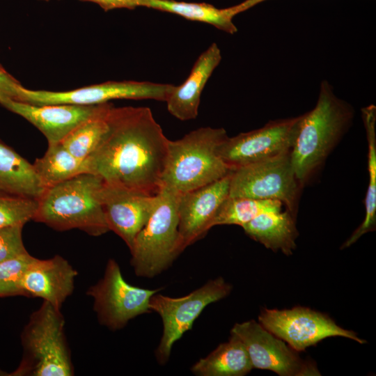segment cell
Returning a JSON list of instances; mask_svg holds the SVG:
<instances>
[{"label": "cell", "instance_id": "6da1fadb", "mask_svg": "<svg viewBox=\"0 0 376 376\" xmlns=\"http://www.w3.org/2000/svg\"><path fill=\"white\" fill-rule=\"evenodd\" d=\"M106 119L105 135L84 160L86 173L99 176L111 185L158 194L169 139L151 109L112 105Z\"/></svg>", "mask_w": 376, "mask_h": 376}, {"label": "cell", "instance_id": "7a4b0ae2", "mask_svg": "<svg viewBox=\"0 0 376 376\" xmlns=\"http://www.w3.org/2000/svg\"><path fill=\"white\" fill-rule=\"evenodd\" d=\"M352 107L338 98L331 85L322 81L315 107L301 115L290 151L295 176L304 184L323 163L350 125Z\"/></svg>", "mask_w": 376, "mask_h": 376}, {"label": "cell", "instance_id": "3957f363", "mask_svg": "<svg viewBox=\"0 0 376 376\" xmlns=\"http://www.w3.org/2000/svg\"><path fill=\"white\" fill-rule=\"evenodd\" d=\"M103 180L90 173L46 188L33 220L57 230L79 229L100 236L108 227L100 199Z\"/></svg>", "mask_w": 376, "mask_h": 376}, {"label": "cell", "instance_id": "277c9868", "mask_svg": "<svg viewBox=\"0 0 376 376\" xmlns=\"http://www.w3.org/2000/svg\"><path fill=\"white\" fill-rule=\"evenodd\" d=\"M227 136L224 128L203 127L169 140L162 187L182 194L227 175L231 170L217 152Z\"/></svg>", "mask_w": 376, "mask_h": 376}, {"label": "cell", "instance_id": "5b68a950", "mask_svg": "<svg viewBox=\"0 0 376 376\" xmlns=\"http://www.w3.org/2000/svg\"><path fill=\"white\" fill-rule=\"evenodd\" d=\"M60 309L44 301L21 336L22 360L13 375L71 376L74 373Z\"/></svg>", "mask_w": 376, "mask_h": 376}, {"label": "cell", "instance_id": "8992f818", "mask_svg": "<svg viewBox=\"0 0 376 376\" xmlns=\"http://www.w3.org/2000/svg\"><path fill=\"white\" fill-rule=\"evenodd\" d=\"M179 194L162 187L149 219L136 236L130 263L138 276L152 279L184 251L178 230Z\"/></svg>", "mask_w": 376, "mask_h": 376}, {"label": "cell", "instance_id": "52a82bcc", "mask_svg": "<svg viewBox=\"0 0 376 376\" xmlns=\"http://www.w3.org/2000/svg\"><path fill=\"white\" fill-rule=\"evenodd\" d=\"M231 290L232 285L224 278L218 277L180 297L154 294L150 299V309L159 315L163 323L162 336L155 350L157 362L165 364L173 344L192 328L204 308L225 298Z\"/></svg>", "mask_w": 376, "mask_h": 376}, {"label": "cell", "instance_id": "ba28073f", "mask_svg": "<svg viewBox=\"0 0 376 376\" xmlns=\"http://www.w3.org/2000/svg\"><path fill=\"white\" fill-rule=\"evenodd\" d=\"M300 186L288 152L231 170L228 196L278 200L295 215Z\"/></svg>", "mask_w": 376, "mask_h": 376}, {"label": "cell", "instance_id": "9c48e42d", "mask_svg": "<svg viewBox=\"0 0 376 376\" xmlns=\"http://www.w3.org/2000/svg\"><path fill=\"white\" fill-rule=\"evenodd\" d=\"M159 290L128 283L118 263L109 259L103 277L88 289L87 295L93 299V309L100 323L115 331L123 328L130 320L151 313L150 299Z\"/></svg>", "mask_w": 376, "mask_h": 376}, {"label": "cell", "instance_id": "30bf717a", "mask_svg": "<svg viewBox=\"0 0 376 376\" xmlns=\"http://www.w3.org/2000/svg\"><path fill=\"white\" fill-rule=\"evenodd\" d=\"M173 87L169 84L137 81H109L66 91L31 90L21 86L14 100L37 106L94 105L118 99L165 102Z\"/></svg>", "mask_w": 376, "mask_h": 376}, {"label": "cell", "instance_id": "8fae6325", "mask_svg": "<svg viewBox=\"0 0 376 376\" xmlns=\"http://www.w3.org/2000/svg\"><path fill=\"white\" fill-rule=\"evenodd\" d=\"M258 322L297 352L329 337L340 336L360 344L366 343L354 331L338 325L327 314L303 306L282 310L263 308Z\"/></svg>", "mask_w": 376, "mask_h": 376}, {"label": "cell", "instance_id": "7c38bea8", "mask_svg": "<svg viewBox=\"0 0 376 376\" xmlns=\"http://www.w3.org/2000/svg\"><path fill=\"white\" fill-rule=\"evenodd\" d=\"M299 119L300 116L270 120L261 128L227 136L218 146L217 154L233 170L290 152Z\"/></svg>", "mask_w": 376, "mask_h": 376}, {"label": "cell", "instance_id": "4fadbf2b", "mask_svg": "<svg viewBox=\"0 0 376 376\" xmlns=\"http://www.w3.org/2000/svg\"><path fill=\"white\" fill-rule=\"evenodd\" d=\"M230 333L244 344L253 368L271 370L280 376L321 375L315 362L302 359L285 341L253 320L235 324Z\"/></svg>", "mask_w": 376, "mask_h": 376}, {"label": "cell", "instance_id": "5bb4252c", "mask_svg": "<svg viewBox=\"0 0 376 376\" xmlns=\"http://www.w3.org/2000/svg\"><path fill=\"white\" fill-rule=\"evenodd\" d=\"M0 104L38 129L45 136L48 145L60 143L75 128L102 114L112 105L106 102L94 105L37 106L8 97H0Z\"/></svg>", "mask_w": 376, "mask_h": 376}, {"label": "cell", "instance_id": "9a60e30c", "mask_svg": "<svg viewBox=\"0 0 376 376\" xmlns=\"http://www.w3.org/2000/svg\"><path fill=\"white\" fill-rule=\"evenodd\" d=\"M157 195L102 182L100 199L108 227L125 242L129 249L151 216Z\"/></svg>", "mask_w": 376, "mask_h": 376}, {"label": "cell", "instance_id": "2e32d148", "mask_svg": "<svg viewBox=\"0 0 376 376\" xmlns=\"http://www.w3.org/2000/svg\"><path fill=\"white\" fill-rule=\"evenodd\" d=\"M230 172L217 181L180 194L178 230L184 250L212 228L217 210L229 195Z\"/></svg>", "mask_w": 376, "mask_h": 376}, {"label": "cell", "instance_id": "e0dca14e", "mask_svg": "<svg viewBox=\"0 0 376 376\" xmlns=\"http://www.w3.org/2000/svg\"><path fill=\"white\" fill-rule=\"evenodd\" d=\"M77 272L60 256L30 263L23 278L25 296L40 297L60 309L72 293Z\"/></svg>", "mask_w": 376, "mask_h": 376}, {"label": "cell", "instance_id": "ac0fdd59", "mask_svg": "<svg viewBox=\"0 0 376 376\" xmlns=\"http://www.w3.org/2000/svg\"><path fill=\"white\" fill-rule=\"evenodd\" d=\"M221 60V50L215 42L198 56L186 80L174 86L165 101L173 116L182 121L197 117L201 93Z\"/></svg>", "mask_w": 376, "mask_h": 376}, {"label": "cell", "instance_id": "d6986e66", "mask_svg": "<svg viewBox=\"0 0 376 376\" xmlns=\"http://www.w3.org/2000/svg\"><path fill=\"white\" fill-rule=\"evenodd\" d=\"M45 189L33 164L0 141V196L38 200Z\"/></svg>", "mask_w": 376, "mask_h": 376}, {"label": "cell", "instance_id": "ffe728a7", "mask_svg": "<svg viewBox=\"0 0 376 376\" xmlns=\"http://www.w3.org/2000/svg\"><path fill=\"white\" fill-rule=\"evenodd\" d=\"M242 227L251 239L274 251L290 256L296 248L298 231L289 210L261 214Z\"/></svg>", "mask_w": 376, "mask_h": 376}, {"label": "cell", "instance_id": "44dd1931", "mask_svg": "<svg viewBox=\"0 0 376 376\" xmlns=\"http://www.w3.org/2000/svg\"><path fill=\"white\" fill-rule=\"evenodd\" d=\"M252 369L244 344L231 333L227 342L220 344L191 368L192 373L198 376H244Z\"/></svg>", "mask_w": 376, "mask_h": 376}, {"label": "cell", "instance_id": "7402d4cb", "mask_svg": "<svg viewBox=\"0 0 376 376\" xmlns=\"http://www.w3.org/2000/svg\"><path fill=\"white\" fill-rule=\"evenodd\" d=\"M140 7L171 13L189 20L207 23L230 34L237 31L233 22V17L237 15L233 6L218 8L207 3L175 0H140Z\"/></svg>", "mask_w": 376, "mask_h": 376}, {"label": "cell", "instance_id": "603a6c76", "mask_svg": "<svg viewBox=\"0 0 376 376\" xmlns=\"http://www.w3.org/2000/svg\"><path fill=\"white\" fill-rule=\"evenodd\" d=\"M361 113L366 130L368 147L369 182L365 198L366 214L361 224L343 244L341 249L350 246L364 234L375 230L376 226V107L373 104L369 105L363 108Z\"/></svg>", "mask_w": 376, "mask_h": 376}, {"label": "cell", "instance_id": "cb8c5ba5", "mask_svg": "<svg viewBox=\"0 0 376 376\" xmlns=\"http://www.w3.org/2000/svg\"><path fill=\"white\" fill-rule=\"evenodd\" d=\"M33 166L45 189L86 173L84 161L74 157L61 143L48 145L44 155Z\"/></svg>", "mask_w": 376, "mask_h": 376}, {"label": "cell", "instance_id": "d4e9b609", "mask_svg": "<svg viewBox=\"0 0 376 376\" xmlns=\"http://www.w3.org/2000/svg\"><path fill=\"white\" fill-rule=\"evenodd\" d=\"M283 203L278 200L228 197L220 205L212 227L218 225L244 226L257 216L281 211Z\"/></svg>", "mask_w": 376, "mask_h": 376}, {"label": "cell", "instance_id": "484cf974", "mask_svg": "<svg viewBox=\"0 0 376 376\" xmlns=\"http://www.w3.org/2000/svg\"><path fill=\"white\" fill-rule=\"evenodd\" d=\"M109 108L102 114L79 125L60 143L74 157L84 161L97 148L107 131L106 116Z\"/></svg>", "mask_w": 376, "mask_h": 376}, {"label": "cell", "instance_id": "4316f807", "mask_svg": "<svg viewBox=\"0 0 376 376\" xmlns=\"http://www.w3.org/2000/svg\"><path fill=\"white\" fill-rule=\"evenodd\" d=\"M34 258L27 253L0 263V297L25 296L23 278Z\"/></svg>", "mask_w": 376, "mask_h": 376}, {"label": "cell", "instance_id": "83f0119b", "mask_svg": "<svg viewBox=\"0 0 376 376\" xmlns=\"http://www.w3.org/2000/svg\"><path fill=\"white\" fill-rule=\"evenodd\" d=\"M38 200L0 196V228L22 225L33 220Z\"/></svg>", "mask_w": 376, "mask_h": 376}, {"label": "cell", "instance_id": "f1b7e54d", "mask_svg": "<svg viewBox=\"0 0 376 376\" xmlns=\"http://www.w3.org/2000/svg\"><path fill=\"white\" fill-rule=\"evenodd\" d=\"M23 226L0 228V263L28 253L22 241Z\"/></svg>", "mask_w": 376, "mask_h": 376}, {"label": "cell", "instance_id": "f546056e", "mask_svg": "<svg viewBox=\"0 0 376 376\" xmlns=\"http://www.w3.org/2000/svg\"><path fill=\"white\" fill-rule=\"evenodd\" d=\"M22 85L0 65V97L15 100Z\"/></svg>", "mask_w": 376, "mask_h": 376}, {"label": "cell", "instance_id": "4dcf8cb0", "mask_svg": "<svg viewBox=\"0 0 376 376\" xmlns=\"http://www.w3.org/2000/svg\"><path fill=\"white\" fill-rule=\"evenodd\" d=\"M99 5L104 11L113 9H134L140 7V0H79Z\"/></svg>", "mask_w": 376, "mask_h": 376}, {"label": "cell", "instance_id": "1f68e13d", "mask_svg": "<svg viewBox=\"0 0 376 376\" xmlns=\"http://www.w3.org/2000/svg\"><path fill=\"white\" fill-rule=\"evenodd\" d=\"M265 1L266 0H244L242 3L235 5V7L238 13H240Z\"/></svg>", "mask_w": 376, "mask_h": 376}, {"label": "cell", "instance_id": "d6a6232c", "mask_svg": "<svg viewBox=\"0 0 376 376\" xmlns=\"http://www.w3.org/2000/svg\"><path fill=\"white\" fill-rule=\"evenodd\" d=\"M39 1H50V0H39Z\"/></svg>", "mask_w": 376, "mask_h": 376}, {"label": "cell", "instance_id": "836d02e7", "mask_svg": "<svg viewBox=\"0 0 376 376\" xmlns=\"http://www.w3.org/2000/svg\"><path fill=\"white\" fill-rule=\"evenodd\" d=\"M1 65V64H0Z\"/></svg>", "mask_w": 376, "mask_h": 376}]
</instances>
